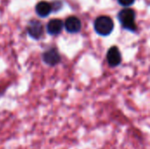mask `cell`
<instances>
[{
    "mask_svg": "<svg viewBox=\"0 0 150 149\" xmlns=\"http://www.w3.org/2000/svg\"><path fill=\"white\" fill-rule=\"evenodd\" d=\"M114 27L112 19L107 16H100L94 22V29L96 32L102 36L109 35Z\"/></svg>",
    "mask_w": 150,
    "mask_h": 149,
    "instance_id": "1",
    "label": "cell"
},
{
    "mask_svg": "<svg viewBox=\"0 0 150 149\" xmlns=\"http://www.w3.org/2000/svg\"><path fill=\"white\" fill-rule=\"evenodd\" d=\"M118 18L125 29L131 32H135L137 30V25L134 20L135 13L132 9H123L120 11Z\"/></svg>",
    "mask_w": 150,
    "mask_h": 149,
    "instance_id": "2",
    "label": "cell"
},
{
    "mask_svg": "<svg viewBox=\"0 0 150 149\" xmlns=\"http://www.w3.org/2000/svg\"><path fill=\"white\" fill-rule=\"evenodd\" d=\"M42 60L48 66H55L61 62L62 57L55 47H51L42 54Z\"/></svg>",
    "mask_w": 150,
    "mask_h": 149,
    "instance_id": "3",
    "label": "cell"
},
{
    "mask_svg": "<svg viewBox=\"0 0 150 149\" xmlns=\"http://www.w3.org/2000/svg\"><path fill=\"white\" fill-rule=\"evenodd\" d=\"M106 61H107L108 65L111 68L118 67L121 63L122 57H121V54L118 47L112 46L108 49L107 54H106Z\"/></svg>",
    "mask_w": 150,
    "mask_h": 149,
    "instance_id": "4",
    "label": "cell"
},
{
    "mask_svg": "<svg viewBox=\"0 0 150 149\" xmlns=\"http://www.w3.org/2000/svg\"><path fill=\"white\" fill-rule=\"evenodd\" d=\"M28 34L34 40H39L43 34V25L38 20H32L27 27Z\"/></svg>",
    "mask_w": 150,
    "mask_h": 149,
    "instance_id": "5",
    "label": "cell"
},
{
    "mask_svg": "<svg viewBox=\"0 0 150 149\" xmlns=\"http://www.w3.org/2000/svg\"><path fill=\"white\" fill-rule=\"evenodd\" d=\"M64 26L67 30V32L70 33H76L78 32L81 30V21L76 16H70L69 17L64 24Z\"/></svg>",
    "mask_w": 150,
    "mask_h": 149,
    "instance_id": "6",
    "label": "cell"
},
{
    "mask_svg": "<svg viewBox=\"0 0 150 149\" xmlns=\"http://www.w3.org/2000/svg\"><path fill=\"white\" fill-rule=\"evenodd\" d=\"M63 27V23L61 19H52L47 25V31L51 35L59 34Z\"/></svg>",
    "mask_w": 150,
    "mask_h": 149,
    "instance_id": "7",
    "label": "cell"
},
{
    "mask_svg": "<svg viewBox=\"0 0 150 149\" xmlns=\"http://www.w3.org/2000/svg\"><path fill=\"white\" fill-rule=\"evenodd\" d=\"M36 12L40 17H47L50 14V12L52 11L53 6L52 4H50L48 2L46 1H41L39 2L36 5Z\"/></svg>",
    "mask_w": 150,
    "mask_h": 149,
    "instance_id": "8",
    "label": "cell"
},
{
    "mask_svg": "<svg viewBox=\"0 0 150 149\" xmlns=\"http://www.w3.org/2000/svg\"><path fill=\"white\" fill-rule=\"evenodd\" d=\"M119 3L123 6H129L134 4V0H118Z\"/></svg>",
    "mask_w": 150,
    "mask_h": 149,
    "instance_id": "9",
    "label": "cell"
}]
</instances>
